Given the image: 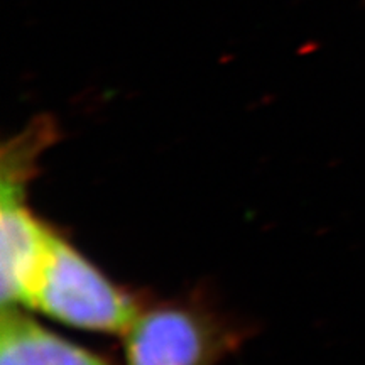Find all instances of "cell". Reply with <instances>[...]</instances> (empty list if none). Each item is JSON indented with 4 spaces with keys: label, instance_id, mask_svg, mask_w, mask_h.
I'll return each mask as SVG.
<instances>
[{
    "label": "cell",
    "instance_id": "cell-1",
    "mask_svg": "<svg viewBox=\"0 0 365 365\" xmlns=\"http://www.w3.org/2000/svg\"><path fill=\"white\" fill-rule=\"evenodd\" d=\"M29 308L81 330L125 333L137 314L129 294L54 235L31 294Z\"/></svg>",
    "mask_w": 365,
    "mask_h": 365
},
{
    "label": "cell",
    "instance_id": "cell-2",
    "mask_svg": "<svg viewBox=\"0 0 365 365\" xmlns=\"http://www.w3.org/2000/svg\"><path fill=\"white\" fill-rule=\"evenodd\" d=\"M124 335L127 365H217L225 350L215 325L180 307L139 312Z\"/></svg>",
    "mask_w": 365,
    "mask_h": 365
},
{
    "label": "cell",
    "instance_id": "cell-3",
    "mask_svg": "<svg viewBox=\"0 0 365 365\" xmlns=\"http://www.w3.org/2000/svg\"><path fill=\"white\" fill-rule=\"evenodd\" d=\"M19 173H4L0 215V271L4 308H29L31 294L54 235L22 202Z\"/></svg>",
    "mask_w": 365,
    "mask_h": 365
},
{
    "label": "cell",
    "instance_id": "cell-4",
    "mask_svg": "<svg viewBox=\"0 0 365 365\" xmlns=\"http://www.w3.org/2000/svg\"><path fill=\"white\" fill-rule=\"evenodd\" d=\"M0 325V365H108L16 308H4Z\"/></svg>",
    "mask_w": 365,
    "mask_h": 365
}]
</instances>
